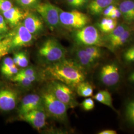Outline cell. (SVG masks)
I'll return each mask as SVG.
<instances>
[{
    "instance_id": "1",
    "label": "cell",
    "mask_w": 134,
    "mask_h": 134,
    "mask_svg": "<svg viewBox=\"0 0 134 134\" xmlns=\"http://www.w3.org/2000/svg\"><path fill=\"white\" fill-rule=\"evenodd\" d=\"M85 70L73 59H64L46 66L44 77L51 80L60 81L67 86L77 87L86 79Z\"/></svg>"
},
{
    "instance_id": "2",
    "label": "cell",
    "mask_w": 134,
    "mask_h": 134,
    "mask_svg": "<svg viewBox=\"0 0 134 134\" xmlns=\"http://www.w3.org/2000/svg\"><path fill=\"white\" fill-rule=\"evenodd\" d=\"M66 49L57 39L49 38L39 48L37 58L42 64L47 66L66 58Z\"/></svg>"
},
{
    "instance_id": "3",
    "label": "cell",
    "mask_w": 134,
    "mask_h": 134,
    "mask_svg": "<svg viewBox=\"0 0 134 134\" xmlns=\"http://www.w3.org/2000/svg\"><path fill=\"white\" fill-rule=\"evenodd\" d=\"M44 110L48 116L62 123L68 121V110L69 107L58 100L46 89L41 92Z\"/></svg>"
},
{
    "instance_id": "4",
    "label": "cell",
    "mask_w": 134,
    "mask_h": 134,
    "mask_svg": "<svg viewBox=\"0 0 134 134\" xmlns=\"http://www.w3.org/2000/svg\"><path fill=\"white\" fill-rule=\"evenodd\" d=\"M72 37L77 46H105L99 30L93 25H87L81 29L75 30Z\"/></svg>"
},
{
    "instance_id": "5",
    "label": "cell",
    "mask_w": 134,
    "mask_h": 134,
    "mask_svg": "<svg viewBox=\"0 0 134 134\" xmlns=\"http://www.w3.org/2000/svg\"><path fill=\"white\" fill-rule=\"evenodd\" d=\"M46 89L58 100L67 105L69 108H74L78 105L76 96L70 86L60 81L51 80Z\"/></svg>"
},
{
    "instance_id": "6",
    "label": "cell",
    "mask_w": 134,
    "mask_h": 134,
    "mask_svg": "<svg viewBox=\"0 0 134 134\" xmlns=\"http://www.w3.org/2000/svg\"><path fill=\"white\" fill-rule=\"evenodd\" d=\"M60 24L70 29L75 30L81 29L88 24L91 21L90 17L77 10L67 12L59 9Z\"/></svg>"
},
{
    "instance_id": "7",
    "label": "cell",
    "mask_w": 134,
    "mask_h": 134,
    "mask_svg": "<svg viewBox=\"0 0 134 134\" xmlns=\"http://www.w3.org/2000/svg\"><path fill=\"white\" fill-rule=\"evenodd\" d=\"M42 19L51 30L58 29L60 24L59 19V8L46 2L38 4L35 7Z\"/></svg>"
},
{
    "instance_id": "8",
    "label": "cell",
    "mask_w": 134,
    "mask_h": 134,
    "mask_svg": "<svg viewBox=\"0 0 134 134\" xmlns=\"http://www.w3.org/2000/svg\"><path fill=\"white\" fill-rule=\"evenodd\" d=\"M121 77L120 67L115 62L109 63L103 66L99 74L100 81L107 87H114L118 85Z\"/></svg>"
},
{
    "instance_id": "9",
    "label": "cell",
    "mask_w": 134,
    "mask_h": 134,
    "mask_svg": "<svg viewBox=\"0 0 134 134\" xmlns=\"http://www.w3.org/2000/svg\"><path fill=\"white\" fill-rule=\"evenodd\" d=\"M34 40V35L25 28L23 24H19L12 36L11 49L30 46Z\"/></svg>"
},
{
    "instance_id": "10",
    "label": "cell",
    "mask_w": 134,
    "mask_h": 134,
    "mask_svg": "<svg viewBox=\"0 0 134 134\" xmlns=\"http://www.w3.org/2000/svg\"><path fill=\"white\" fill-rule=\"evenodd\" d=\"M19 93L13 89L4 87L0 89V110L10 111L16 107Z\"/></svg>"
},
{
    "instance_id": "11",
    "label": "cell",
    "mask_w": 134,
    "mask_h": 134,
    "mask_svg": "<svg viewBox=\"0 0 134 134\" xmlns=\"http://www.w3.org/2000/svg\"><path fill=\"white\" fill-rule=\"evenodd\" d=\"M36 109L44 110L42 97L37 94H29L21 101L19 107V116Z\"/></svg>"
},
{
    "instance_id": "12",
    "label": "cell",
    "mask_w": 134,
    "mask_h": 134,
    "mask_svg": "<svg viewBox=\"0 0 134 134\" xmlns=\"http://www.w3.org/2000/svg\"><path fill=\"white\" fill-rule=\"evenodd\" d=\"M19 116L21 120L28 123L37 130L42 129L46 125L47 114L44 110H32Z\"/></svg>"
},
{
    "instance_id": "13",
    "label": "cell",
    "mask_w": 134,
    "mask_h": 134,
    "mask_svg": "<svg viewBox=\"0 0 134 134\" xmlns=\"http://www.w3.org/2000/svg\"><path fill=\"white\" fill-rule=\"evenodd\" d=\"M72 54L73 60L85 70L91 69L97 62L88 54L83 46H77L74 50Z\"/></svg>"
},
{
    "instance_id": "14",
    "label": "cell",
    "mask_w": 134,
    "mask_h": 134,
    "mask_svg": "<svg viewBox=\"0 0 134 134\" xmlns=\"http://www.w3.org/2000/svg\"><path fill=\"white\" fill-rule=\"evenodd\" d=\"M23 24L33 35L41 34L44 29L42 19L36 14H27L24 18Z\"/></svg>"
},
{
    "instance_id": "15",
    "label": "cell",
    "mask_w": 134,
    "mask_h": 134,
    "mask_svg": "<svg viewBox=\"0 0 134 134\" xmlns=\"http://www.w3.org/2000/svg\"><path fill=\"white\" fill-rule=\"evenodd\" d=\"M121 0H90L86 5L90 14L93 15L102 14L103 10L111 5H118Z\"/></svg>"
},
{
    "instance_id": "16",
    "label": "cell",
    "mask_w": 134,
    "mask_h": 134,
    "mask_svg": "<svg viewBox=\"0 0 134 134\" xmlns=\"http://www.w3.org/2000/svg\"><path fill=\"white\" fill-rule=\"evenodd\" d=\"M118 7L125 23L133 24L134 23V0H121Z\"/></svg>"
},
{
    "instance_id": "17",
    "label": "cell",
    "mask_w": 134,
    "mask_h": 134,
    "mask_svg": "<svg viewBox=\"0 0 134 134\" xmlns=\"http://www.w3.org/2000/svg\"><path fill=\"white\" fill-rule=\"evenodd\" d=\"M132 24L118 38L108 44L106 46L114 51L129 43L134 36V25H132Z\"/></svg>"
},
{
    "instance_id": "18",
    "label": "cell",
    "mask_w": 134,
    "mask_h": 134,
    "mask_svg": "<svg viewBox=\"0 0 134 134\" xmlns=\"http://www.w3.org/2000/svg\"><path fill=\"white\" fill-rule=\"evenodd\" d=\"M2 14L7 22L12 27L17 26L21 20L24 19L27 14L19 8L14 6L9 10L2 13Z\"/></svg>"
},
{
    "instance_id": "19",
    "label": "cell",
    "mask_w": 134,
    "mask_h": 134,
    "mask_svg": "<svg viewBox=\"0 0 134 134\" xmlns=\"http://www.w3.org/2000/svg\"><path fill=\"white\" fill-rule=\"evenodd\" d=\"M130 25L131 24H128L125 22L118 24L112 31L109 34H106L105 36L103 37L106 46L108 44L118 38L129 27Z\"/></svg>"
},
{
    "instance_id": "20",
    "label": "cell",
    "mask_w": 134,
    "mask_h": 134,
    "mask_svg": "<svg viewBox=\"0 0 134 134\" xmlns=\"http://www.w3.org/2000/svg\"><path fill=\"white\" fill-rule=\"evenodd\" d=\"M93 98L102 104L107 106L112 109L116 111L113 105L112 96L107 90H101L93 96Z\"/></svg>"
},
{
    "instance_id": "21",
    "label": "cell",
    "mask_w": 134,
    "mask_h": 134,
    "mask_svg": "<svg viewBox=\"0 0 134 134\" xmlns=\"http://www.w3.org/2000/svg\"><path fill=\"white\" fill-rule=\"evenodd\" d=\"M117 25L118 21L117 19L104 17L97 24V27L101 32L107 34L112 31Z\"/></svg>"
},
{
    "instance_id": "22",
    "label": "cell",
    "mask_w": 134,
    "mask_h": 134,
    "mask_svg": "<svg viewBox=\"0 0 134 134\" xmlns=\"http://www.w3.org/2000/svg\"><path fill=\"white\" fill-rule=\"evenodd\" d=\"M124 115L126 122L134 128V97L127 100L125 102Z\"/></svg>"
},
{
    "instance_id": "23",
    "label": "cell",
    "mask_w": 134,
    "mask_h": 134,
    "mask_svg": "<svg viewBox=\"0 0 134 134\" xmlns=\"http://www.w3.org/2000/svg\"><path fill=\"white\" fill-rule=\"evenodd\" d=\"M77 94L83 97H89L93 96V87L88 82L83 81L79 83L77 87Z\"/></svg>"
},
{
    "instance_id": "24",
    "label": "cell",
    "mask_w": 134,
    "mask_h": 134,
    "mask_svg": "<svg viewBox=\"0 0 134 134\" xmlns=\"http://www.w3.org/2000/svg\"><path fill=\"white\" fill-rule=\"evenodd\" d=\"M37 80V77H29L17 74L12 77V81L18 83L21 86L25 88L30 87Z\"/></svg>"
},
{
    "instance_id": "25",
    "label": "cell",
    "mask_w": 134,
    "mask_h": 134,
    "mask_svg": "<svg viewBox=\"0 0 134 134\" xmlns=\"http://www.w3.org/2000/svg\"><path fill=\"white\" fill-rule=\"evenodd\" d=\"M122 58L126 64H134V41L131 43L123 51Z\"/></svg>"
},
{
    "instance_id": "26",
    "label": "cell",
    "mask_w": 134,
    "mask_h": 134,
    "mask_svg": "<svg viewBox=\"0 0 134 134\" xmlns=\"http://www.w3.org/2000/svg\"><path fill=\"white\" fill-rule=\"evenodd\" d=\"M15 65L21 68L29 66V61L27 56L24 52L15 53L13 58Z\"/></svg>"
},
{
    "instance_id": "27",
    "label": "cell",
    "mask_w": 134,
    "mask_h": 134,
    "mask_svg": "<svg viewBox=\"0 0 134 134\" xmlns=\"http://www.w3.org/2000/svg\"><path fill=\"white\" fill-rule=\"evenodd\" d=\"M12 36L5 37L0 41V59L7 55L11 49Z\"/></svg>"
},
{
    "instance_id": "28",
    "label": "cell",
    "mask_w": 134,
    "mask_h": 134,
    "mask_svg": "<svg viewBox=\"0 0 134 134\" xmlns=\"http://www.w3.org/2000/svg\"><path fill=\"white\" fill-rule=\"evenodd\" d=\"M88 54L96 61H97L102 56V51L100 47L97 46H83Z\"/></svg>"
},
{
    "instance_id": "29",
    "label": "cell",
    "mask_w": 134,
    "mask_h": 134,
    "mask_svg": "<svg viewBox=\"0 0 134 134\" xmlns=\"http://www.w3.org/2000/svg\"><path fill=\"white\" fill-rule=\"evenodd\" d=\"M17 74L29 77H37L36 70L32 67H26L19 70Z\"/></svg>"
},
{
    "instance_id": "30",
    "label": "cell",
    "mask_w": 134,
    "mask_h": 134,
    "mask_svg": "<svg viewBox=\"0 0 134 134\" xmlns=\"http://www.w3.org/2000/svg\"><path fill=\"white\" fill-rule=\"evenodd\" d=\"M15 65L13 58L10 57H5L3 60L1 67V72L3 75L5 72L9 70L10 67Z\"/></svg>"
},
{
    "instance_id": "31",
    "label": "cell",
    "mask_w": 134,
    "mask_h": 134,
    "mask_svg": "<svg viewBox=\"0 0 134 134\" xmlns=\"http://www.w3.org/2000/svg\"><path fill=\"white\" fill-rule=\"evenodd\" d=\"M81 105L83 110L88 111L94 109L95 107V103L93 99L90 97H86V98L82 102Z\"/></svg>"
},
{
    "instance_id": "32",
    "label": "cell",
    "mask_w": 134,
    "mask_h": 134,
    "mask_svg": "<svg viewBox=\"0 0 134 134\" xmlns=\"http://www.w3.org/2000/svg\"><path fill=\"white\" fill-rule=\"evenodd\" d=\"M19 5L24 8L36 7L40 0H17Z\"/></svg>"
},
{
    "instance_id": "33",
    "label": "cell",
    "mask_w": 134,
    "mask_h": 134,
    "mask_svg": "<svg viewBox=\"0 0 134 134\" xmlns=\"http://www.w3.org/2000/svg\"><path fill=\"white\" fill-rule=\"evenodd\" d=\"M9 31L7 21L2 14H0V34L5 35Z\"/></svg>"
},
{
    "instance_id": "34",
    "label": "cell",
    "mask_w": 134,
    "mask_h": 134,
    "mask_svg": "<svg viewBox=\"0 0 134 134\" xmlns=\"http://www.w3.org/2000/svg\"><path fill=\"white\" fill-rule=\"evenodd\" d=\"M13 7L10 0H0V12L7 11Z\"/></svg>"
},
{
    "instance_id": "35",
    "label": "cell",
    "mask_w": 134,
    "mask_h": 134,
    "mask_svg": "<svg viewBox=\"0 0 134 134\" xmlns=\"http://www.w3.org/2000/svg\"><path fill=\"white\" fill-rule=\"evenodd\" d=\"M19 71V70L18 68V66L14 65L12 67H10V69L5 72L3 75L5 77H13Z\"/></svg>"
},
{
    "instance_id": "36",
    "label": "cell",
    "mask_w": 134,
    "mask_h": 134,
    "mask_svg": "<svg viewBox=\"0 0 134 134\" xmlns=\"http://www.w3.org/2000/svg\"><path fill=\"white\" fill-rule=\"evenodd\" d=\"M117 6H118V5H109L108 7H107L106 8L105 10H103L102 14L104 16V17L109 18L112 11Z\"/></svg>"
},
{
    "instance_id": "37",
    "label": "cell",
    "mask_w": 134,
    "mask_h": 134,
    "mask_svg": "<svg viewBox=\"0 0 134 134\" xmlns=\"http://www.w3.org/2000/svg\"><path fill=\"white\" fill-rule=\"evenodd\" d=\"M121 16V14L120 13V10H119L118 6H117L115 9L112 11L109 18L112 19H117L120 18Z\"/></svg>"
},
{
    "instance_id": "38",
    "label": "cell",
    "mask_w": 134,
    "mask_h": 134,
    "mask_svg": "<svg viewBox=\"0 0 134 134\" xmlns=\"http://www.w3.org/2000/svg\"><path fill=\"white\" fill-rule=\"evenodd\" d=\"M90 1V0H79L77 8H82L83 7L87 5Z\"/></svg>"
},
{
    "instance_id": "39",
    "label": "cell",
    "mask_w": 134,
    "mask_h": 134,
    "mask_svg": "<svg viewBox=\"0 0 134 134\" xmlns=\"http://www.w3.org/2000/svg\"><path fill=\"white\" fill-rule=\"evenodd\" d=\"M78 1L79 0H67V3L70 7L77 8Z\"/></svg>"
},
{
    "instance_id": "40",
    "label": "cell",
    "mask_w": 134,
    "mask_h": 134,
    "mask_svg": "<svg viewBox=\"0 0 134 134\" xmlns=\"http://www.w3.org/2000/svg\"><path fill=\"white\" fill-rule=\"evenodd\" d=\"M117 134V131L113 130H102L98 133V134Z\"/></svg>"
},
{
    "instance_id": "41",
    "label": "cell",
    "mask_w": 134,
    "mask_h": 134,
    "mask_svg": "<svg viewBox=\"0 0 134 134\" xmlns=\"http://www.w3.org/2000/svg\"><path fill=\"white\" fill-rule=\"evenodd\" d=\"M128 80L130 82H132L134 83V71L132 72L130 74L129 77H128Z\"/></svg>"
},
{
    "instance_id": "42",
    "label": "cell",
    "mask_w": 134,
    "mask_h": 134,
    "mask_svg": "<svg viewBox=\"0 0 134 134\" xmlns=\"http://www.w3.org/2000/svg\"><path fill=\"white\" fill-rule=\"evenodd\" d=\"M5 37V35H1L0 34V41L2 40V39H3Z\"/></svg>"
}]
</instances>
